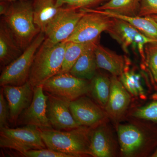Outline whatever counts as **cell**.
<instances>
[{
  "label": "cell",
  "instance_id": "1",
  "mask_svg": "<svg viewBox=\"0 0 157 157\" xmlns=\"http://www.w3.org/2000/svg\"><path fill=\"white\" fill-rule=\"evenodd\" d=\"M93 128L80 126L67 131L41 130L47 148L71 155L73 157L91 156L90 144Z\"/></svg>",
  "mask_w": 157,
  "mask_h": 157
},
{
  "label": "cell",
  "instance_id": "3",
  "mask_svg": "<svg viewBox=\"0 0 157 157\" xmlns=\"http://www.w3.org/2000/svg\"><path fill=\"white\" fill-rule=\"evenodd\" d=\"M3 18L23 51L41 32L34 23L33 2L30 0L11 3Z\"/></svg>",
  "mask_w": 157,
  "mask_h": 157
},
{
  "label": "cell",
  "instance_id": "5",
  "mask_svg": "<svg viewBox=\"0 0 157 157\" xmlns=\"http://www.w3.org/2000/svg\"><path fill=\"white\" fill-rule=\"evenodd\" d=\"M0 147L14 150L19 154L31 150L47 148L42 139L41 130L31 125L0 129Z\"/></svg>",
  "mask_w": 157,
  "mask_h": 157
},
{
  "label": "cell",
  "instance_id": "4",
  "mask_svg": "<svg viewBox=\"0 0 157 157\" xmlns=\"http://www.w3.org/2000/svg\"><path fill=\"white\" fill-rule=\"evenodd\" d=\"M45 37L40 32L33 41L15 60L3 68L0 76V85L20 86L28 81L35 55Z\"/></svg>",
  "mask_w": 157,
  "mask_h": 157
},
{
  "label": "cell",
  "instance_id": "27",
  "mask_svg": "<svg viewBox=\"0 0 157 157\" xmlns=\"http://www.w3.org/2000/svg\"><path fill=\"white\" fill-rule=\"evenodd\" d=\"M109 0H56L58 7H66L75 9H94Z\"/></svg>",
  "mask_w": 157,
  "mask_h": 157
},
{
  "label": "cell",
  "instance_id": "15",
  "mask_svg": "<svg viewBox=\"0 0 157 157\" xmlns=\"http://www.w3.org/2000/svg\"><path fill=\"white\" fill-rule=\"evenodd\" d=\"M117 135L121 150L124 156H132L145 143L144 135L133 125H120L117 128Z\"/></svg>",
  "mask_w": 157,
  "mask_h": 157
},
{
  "label": "cell",
  "instance_id": "30",
  "mask_svg": "<svg viewBox=\"0 0 157 157\" xmlns=\"http://www.w3.org/2000/svg\"><path fill=\"white\" fill-rule=\"evenodd\" d=\"M9 113L8 103L2 88L0 92V129L9 127Z\"/></svg>",
  "mask_w": 157,
  "mask_h": 157
},
{
  "label": "cell",
  "instance_id": "11",
  "mask_svg": "<svg viewBox=\"0 0 157 157\" xmlns=\"http://www.w3.org/2000/svg\"><path fill=\"white\" fill-rule=\"evenodd\" d=\"M70 109L80 126L94 128L104 123L107 117V113L102 107L85 95L70 102Z\"/></svg>",
  "mask_w": 157,
  "mask_h": 157
},
{
  "label": "cell",
  "instance_id": "23",
  "mask_svg": "<svg viewBox=\"0 0 157 157\" xmlns=\"http://www.w3.org/2000/svg\"><path fill=\"white\" fill-rule=\"evenodd\" d=\"M90 93L93 99L100 107L105 108L107 105L111 79L107 75L97 73L90 80Z\"/></svg>",
  "mask_w": 157,
  "mask_h": 157
},
{
  "label": "cell",
  "instance_id": "17",
  "mask_svg": "<svg viewBox=\"0 0 157 157\" xmlns=\"http://www.w3.org/2000/svg\"><path fill=\"white\" fill-rule=\"evenodd\" d=\"M23 51L17 44L3 18L0 23V64L4 68L15 60Z\"/></svg>",
  "mask_w": 157,
  "mask_h": 157
},
{
  "label": "cell",
  "instance_id": "35",
  "mask_svg": "<svg viewBox=\"0 0 157 157\" xmlns=\"http://www.w3.org/2000/svg\"><path fill=\"white\" fill-rule=\"evenodd\" d=\"M153 157H157V149L156 150V151L151 156Z\"/></svg>",
  "mask_w": 157,
  "mask_h": 157
},
{
  "label": "cell",
  "instance_id": "19",
  "mask_svg": "<svg viewBox=\"0 0 157 157\" xmlns=\"http://www.w3.org/2000/svg\"><path fill=\"white\" fill-rule=\"evenodd\" d=\"M62 7L56 6V0H34L33 2L34 23L41 32L45 33L47 25Z\"/></svg>",
  "mask_w": 157,
  "mask_h": 157
},
{
  "label": "cell",
  "instance_id": "33",
  "mask_svg": "<svg viewBox=\"0 0 157 157\" xmlns=\"http://www.w3.org/2000/svg\"><path fill=\"white\" fill-rule=\"evenodd\" d=\"M1 1H4V2H9L12 3L15 2H19V1H24V0H0Z\"/></svg>",
  "mask_w": 157,
  "mask_h": 157
},
{
  "label": "cell",
  "instance_id": "12",
  "mask_svg": "<svg viewBox=\"0 0 157 157\" xmlns=\"http://www.w3.org/2000/svg\"><path fill=\"white\" fill-rule=\"evenodd\" d=\"M2 88L8 103L9 122L15 125L20 115L32 103L34 88L28 81L22 85H6Z\"/></svg>",
  "mask_w": 157,
  "mask_h": 157
},
{
  "label": "cell",
  "instance_id": "32",
  "mask_svg": "<svg viewBox=\"0 0 157 157\" xmlns=\"http://www.w3.org/2000/svg\"><path fill=\"white\" fill-rule=\"evenodd\" d=\"M11 3L9 2L1 1L0 3V14L1 15H6L9 9Z\"/></svg>",
  "mask_w": 157,
  "mask_h": 157
},
{
  "label": "cell",
  "instance_id": "24",
  "mask_svg": "<svg viewBox=\"0 0 157 157\" xmlns=\"http://www.w3.org/2000/svg\"><path fill=\"white\" fill-rule=\"evenodd\" d=\"M99 42L100 40L88 43L66 42L63 62L59 73L70 72L73 65L82 53L89 48L96 46L100 43Z\"/></svg>",
  "mask_w": 157,
  "mask_h": 157
},
{
  "label": "cell",
  "instance_id": "31",
  "mask_svg": "<svg viewBox=\"0 0 157 157\" xmlns=\"http://www.w3.org/2000/svg\"><path fill=\"white\" fill-rule=\"evenodd\" d=\"M157 15V0H141L138 16Z\"/></svg>",
  "mask_w": 157,
  "mask_h": 157
},
{
  "label": "cell",
  "instance_id": "29",
  "mask_svg": "<svg viewBox=\"0 0 157 157\" xmlns=\"http://www.w3.org/2000/svg\"><path fill=\"white\" fill-rule=\"evenodd\" d=\"M19 155L25 157H73L71 155L55 151L48 148L31 150L19 154Z\"/></svg>",
  "mask_w": 157,
  "mask_h": 157
},
{
  "label": "cell",
  "instance_id": "13",
  "mask_svg": "<svg viewBox=\"0 0 157 157\" xmlns=\"http://www.w3.org/2000/svg\"><path fill=\"white\" fill-rule=\"evenodd\" d=\"M47 114L52 128L67 131L80 126L73 118L70 109V102L47 94Z\"/></svg>",
  "mask_w": 157,
  "mask_h": 157
},
{
  "label": "cell",
  "instance_id": "14",
  "mask_svg": "<svg viewBox=\"0 0 157 157\" xmlns=\"http://www.w3.org/2000/svg\"><path fill=\"white\" fill-rule=\"evenodd\" d=\"M110 79L109 98L104 109L107 115L118 119L126 111L131 102V97L117 76L112 75Z\"/></svg>",
  "mask_w": 157,
  "mask_h": 157
},
{
  "label": "cell",
  "instance_id": "7",
  "mask_svg": "<svg viewBox=\"0 0 157 157\" xmlns=\"http://www.w3.org/2000/svg\"><path fill=\"white\" fill-rule=\"evenodd\" d=\"M42 85L47 94L69 102L90 92V81L77 78L70 72L58 73Z\"/></svg>",
  "mask_w": 157,
  "mask_h": 157
},
{
  "label": "cell",
  "instance_id": "18",
  "mask_svg": "<svg viewBox=\"0 0 157 157\" xmlns=\"http://www.w3.org/2000/svg\"><path fill=\"white\" fill-rule=\"evenodd\" d=\"M90 151L93 157H110L114 155L112 137L104 123L93 128Z\"/></svg>",
  "mask_w": 157,
  "mask_h": 157
},
{
  "label": "cell",
  "instance_id": "34",
  "mask_svg": "<svg viewBox=\"0 0 157 157\" xmlns=\"http://www.w3.org/2000/svg\"><path fill=\"white\" fill-rule=\"evenodd\" d=\"M150 17H151L156 22H157V15H151Z\"/></svg>",
  "mask_w": 157,
  "mask_h": 157
},
{
  "label": "cell",
  "instance_id": "8",
  "mask_svg": "<svg viewBox=\"0 0 157 157\" xmlns=\"http://www.w3.org/2000/svg\"><path fill=\"white\" fill-rule=\"evenodd\" d=\"M112 23L107 32L121 46L124 52L129 53V48L132 46L137 51L144 63L145 62L144 48L147 43L157 42L150 39L129 23L122 19L112 17Z\"/></svg>",
  "mask_w": 157,
  "mask_h": 157
},
{
  "label": "cell",
  "instance_id": "16",
  "mask_svg": "<svg viewBox=\"0 0 157 157\" xmlns=\"http://www.w3.org/2000/svg\"><path fill=\"white\" fill-rule=\"evenodd\" d=\"M98 68L108 71L113 76H121L126 70V59L124 57L100 45L94 48Z\"/></svg>",
  "mask_w": 157,
  "mask_h": 157
},
{
  "label": "cell",
  "instance_id": "22",
  "mask_svg": "<svg viewBox=\"0 0 157 157\" xmlns=\"http://www.w3.org/2000/svg\"><path fill=\"white\" fill-rule=\"evenodd\" d=\"M141 0H109L96 9L126 16H138Z\"/></svg>",
  "mask_w": 157,
  "mask_h": 157
},
{
  "label": "cell",
  "instance_id": "9",
  "mask_svg": "<svg viewBox=\"0 0 157 157\" xmlns=\"http://www.w3.org/2000/svg\"><path fill=\"white\" fill-rule=\"evenodd\" d=\"M85 13L81 9L62 7L47 25L44 33L46 38L53 44L64 42L73 33Z\"/></svg>",
  "mask_w": 157,
  "mask_h": 157
},
{
  "label": "cell",
  "instance_id": "25",
  "mask_svg": "<svg viewBox=\"0 0 157 157\" xmlns=\"http://www.w3.org/2000/svg\"><path fill=\"white\" fill-rule=\"evenodd\" d=\"M120 79L130 94L136 97L144 98L145 91L142 84L141 76L134 70H125Z\"/></svg>",
  "mask_w": 157,
  "mask_h": 157
},
{
  "label": "cell",
  "instance_id": "28",
  "mask_svg": "<svg viewBox=\"0 0 157 157\" xmlns=\"http://www.w3.org/2000/svg\"><path fill=\"white\" fill-rule=\"evenodd\" d=\"M132 115L140 119L157 123V101L136 109Z\"/></svg>",
  "mask_w": 157,
  "mask_h": 157
},
{
  "label": "cell",
  "instance_id": "10",
  "mask_svg": "<svg viewBox=\"0 0 157 157\" xmlns=\"http://www.w3.org/2000/svg\"><path fill=\"white\" fill-rule=\"evenodd\" d=\"M33 91L32 103L20 115L17 124L33 126L40 130L53 129L47 117L48 95L42 85L34 87Z\"/></svg>",
  "mask_w": 157,
  "mask_h": 157
},
{
  "label": "cell",
  "instance_id": "21",
  "mask_svg": "<svg viewBox=\"0 0 157 157\" xmlns=\"http://www.w3.org/2000/svg\"><path fill=\"white\" fill-rule=\"evenodd\" d=\"M96 10L109 17L123 20L129 23L146 36L157 41V22L150 16H123L113 14L108 11Z\"/></svg>",
  "mask_w": 157,
  "mask_h": 157
},
{
  "label": "cell",
  "instance_id": "6",
  "mask_svg": "<svg viewBox=\"0 0 157 157\" xmlns=\"http://www.w3.org/2000/svg\"><path fill=\"white\" fill-rule=\"evenodd\" d=\"M85 12L74 32L66 42L88 43L100 40L103 32H107L112 23V18L94 9H81Z\"/></svg>",
  "mask_w": 157,
  "mask_h": 157
},
{
  "label": "cell",
  "instance_id": "2",
  "mask_svg": "<svg viewBox=\"0 0 157 157\" xmlns=\"http://www.w3.org/2000/svg\"><path fill=\"white\" fill-rule=\"evenodd\" d=\"M66 42L53 44L47 38L35 55L28 79L34 88L59 73L63 62Z\"/></svg>",
  "mask_w": 157,
  "mask_h": 157
},
{
  "label": "cell",
  "instance_id": "26",
  "mask_svg": "<svg viewBox=\"0 0 157 157\" xmlns=\"http://www.w3.org/2000/svg\"><path fill=\"white\" fill-rule=\"evenodd\" d=\"M145 65L153 80L157 82V42L147 43L144 48Z\"/></svg>",
  "mask_w": 157,
  "mask_h": 157
},
{
  "label": "cell",
  "instance_id": "20",
  "mask_svg": "<svg viewBox=\"0 0 157 157\" xmlns=\"http://www.w3.org/2000/svg\"><path fill=\"white\" fill-rule=\"evenodd\" d=\"M96 46L82 53L69 72L71 74L77 78L89 81L94 78L98 69L94 52Z\"/></svg>",
  "mask_w": 157,
  "mask_h": 157
}]
</instances>
